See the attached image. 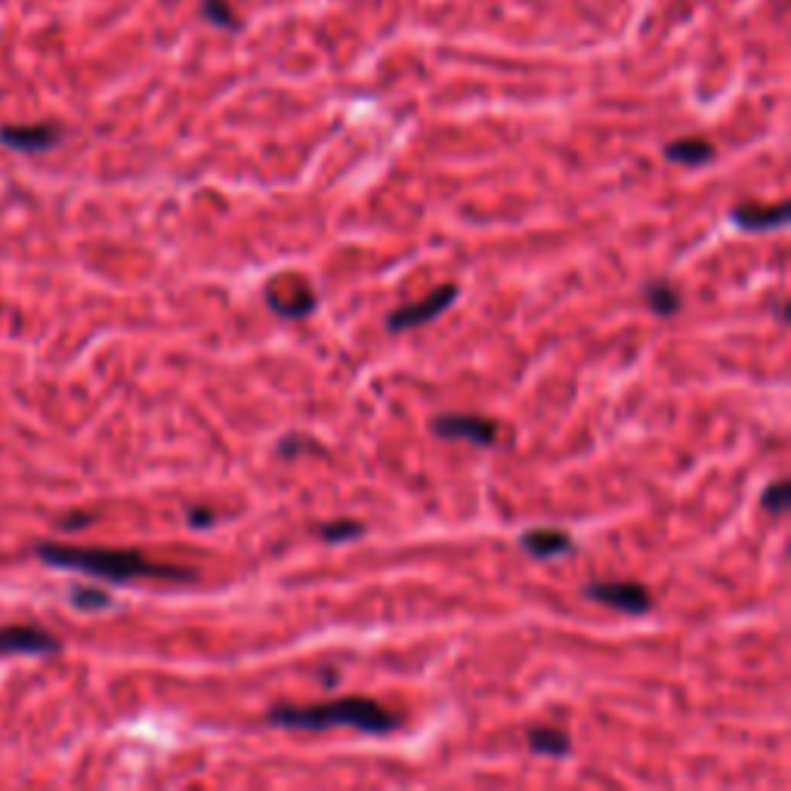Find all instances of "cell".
I'll list each match as a JSON object with an SVG mask.
<instances>
[{
  "mask_svg": "<svg viewBox=\"0 0 791 791\" xmlns=\"http://www.w3.org/2000/svg\"><path fill=\"white\" fill-rule=\"evenodd\" d=\"M37 557L59 569H74L87 576L106 578V581H137V578H164V581H196V569L186 566H167L143 557L140 551H106V547H74V544H56L40 541Z\"/></svg>",
  "mask_w": 791,
  "mask_h": 791,
  "instance_id": "6da1fadb",
  "label": "cell"
},
{
  "mask_svg": "<svg viewBox=\"0 0 791 791\" xmlns=\"http://www.w3.org/2000/svg\"><path fill=\"white\" fill-rule=\"evenodd\" d=\"M267 720L272 727H285V730H331V727H350L359 733L383 736L393 733L399 727V718L393 711H387L375 699H334L316 701V705H275L267 711Z\"/></svg>",
  "mask_w": 791,
  "mask_h": 791,
  "instance_id": "7a4b0ae2",
  "label": "cell"
},
{
  "mask_svg": "<svg viewBox=\"0 0 791 791\" xmlns=\"http://www.w3.org/2000/svg\"><path fill=\"white\" fill-rule=\"evenodd\" d=\"M458 297V285H439L436 291H430L427 297L414 300V304H405L393 309L387 316V331L393 334H402V331H412V328H421V324L433 322L439 312H446Z\"/></svg>",
  "mask_w": 791,
  "mask_h": 791,
  "instance_id": "3957f363",
  "label": "cell"
},
{
  "mask_svg": "<svg viewBox=\"0 0 791 791\" xmlns=\"http://www.w3.org/2000/svg\"><path fill=\"white\" fill-rule=\"evenodd\" d=\"M430 430L439 439H468V442L483 446V449H492L498 442V424L483 417V414H436L430 421Z\"/></svg>",
  "mask_w": 791,
  "mask_h": 791,
  "instance_id": "277c9868",
  "label": "cell"
},
{
  "mask_svg": "<svg viewBox=\"0 0 791 791\" xmlns=\"http://www.w3.org/2000/svg\"><path fill=\"white\" fill-rule=\"evenodd\" d=\"M585 593L625 615H647L652 610V593L640 581H591L585 585Z\"/></svg>",
  "mask_w": 791,
  "mask_h": 791,
  "instance_id": "5b68a950",
  "label": "cell"
},
{
  "mask_svg": "<svg viewBox=\"0 0 791 791\" xmlns=\"http://www.w3.org/2000/svg\"><path fill=\"white\" fill-rule=\"evenodd\" d=\"M59 640L50 630L32 628V625H3L0 628V652H13V656H47L59 652Z\"/></svg>",
  "mask_w": 791,
  "mask_h": 791,
  "instance_id": "8992f818",
  "label": "cell"
},
{
  "mask_svg": "<svg viewBox=\"0 0 791 791\" xmlns=\"http://www.w3.org/2000/svg\"><path fill=\"white\" fill-rule=\"evenodd\" d=\"M62 140L56 125H7L0 127V143L16 152H47Z\"/></svg>",
  "mask_w": 791,
  "mask_h": 791,
  "instance_id": "52a82bcc",
  "label": "cell"
},
{
  "mask_svg": "<svg viewBox=\"0 0 791 791\" xmlns=\"http://www.w3.org/2000/svg\"><path fill=\"white\" fill-rule=\"evenodd\" d=\"M733 223L739 229L748 233H764V229H779L782 223H789V204H739L730 211Z\"/></svg>",
  "mask_w": 791,
  "mask_h": 791,
  "instance_id": "ba28073f",
  "label": "cell"
},
{
  "mask_svg": "<svg viewBox=\"0 0 791 791\" xmlns=\"http://www.w3.org/2000/svg\"><path fill=\"white\" fill-rule=\"evenodd\" d=\"M520 547L535 559H554L572 551V539L563 529H532L520 539Z\"/></svg>",
  "mask_w": 791,
  "mask_h": 791,
  "instance_id": "9c48e42d",
  "label": "cell"
},
{
  "mask_svg": "<svg viewBox=\"0 0 791 791\" xmlns=\"http://www.w3.org/2000/svg\"><path fill=\"white\" fill-rule=\"evenodd\" d=\"M662 152H665L668 162L684 164V167H701V164L715 162V155H718V149L708 143V140H701V137L674 140V143H668Z\"/></svg>",
  "mask_w": 791,
  "mask_h": 791,
  "instance_id": "30bf717a",
  "label": "cell"
},
{
  "mask_svg": "<svg viewBox=\"0 0 791 791\" xmlns=\"http://www.w3.org/2000/svg\"><path fill=\"white\" fill-rule=\"evenodd\" d=\"M526 742L535 755H547V757H566L572 752V739L569 733L563 730H554V727H532L526 733Z\"/></svg>",
  "mask_w": 791,
  "mask_h": 791,
  "instance_id": "8fae6325",
  "label": "cell"
},
{
  "mask_svg": "<svg viewBox=\"0 0 791 791\" xmlns=\"http://www.w3.org/2000/svg\"><path fill=\"white\" fill-rule=\"evenodd\" d=\"M644 300H647V306L656 316L668 319V316H674L681 309V291L674 288L668 279H652V282L644 285Z\"/></svg>",
  "mask_w": 791,
  "mask_h": 791,
  "instance_id": "7c38bea8",
  "label": "cell"
},
{
  "mask_svg": "<svg viewBox=\"0 0 791 791\" xmlns=\"http://www.w3.org/2000/svg\"><path fill=\"white\" fill-rule=\"evenodd\" d=\"M198 13H201L204 22H211V25H216V28H226V32H238V28H241V22H238V16H235V10L229 0H201Z\"/></svg>",
  "mask_w": 791,
  "mask_h": 791,
  "instance_id": "4fadbf2b",
  "label": "cell"
},
{
  "mask_svg": "<svg viewBox=\"0 0 791 791\" xmlns=\"http://www.w3.org/2000/svg\"><path fill=\"white\" fill-rule=\"evenodd\" d=\"M316 535L328 544H343V541H356L365 535V526L359 520H334L324 522L316 529Z\"/></svg>",
  "mask_w": 791,
  "mask_h": 791,
  "instance_id": "5bb4252c",
  "label": "cell"
},
{
  "mask_svg": "<svg viewBox=\"0 0 791 791\" xmlns=\"http://www.w3.org/2000/svg\"><path fill=\"white\" fill-rule=\"evenodd\" d=\"M789 483L786 480H776L774 486H767L764 492V507H767V513H774V517H782L786 510H789Z\"/></svg>",
  "mask_w": 791,
  "mask_h": 791,
  "instance_id": "9a60e30c",
  "label": "cell"
},
{
  "mask_svg": "<svg viewBox=\"0 0 791 791\" xmlns=\"http://www.w3.org/2000/svg\"><path fill=\"white\" fill-rule=\"evenodd\" d=\"M72 603L78 610H103L111 600H108V593L93 591V588H74Z\"/></svg>",
  "mask_w": 791,
  "mask_h": 791,
  "instance_id": "2e32d148",
  "label": "cell"
},
{
  "mask_svg": "<svg viewBox=\"0 0 791 791\" xmlns=\"http://www.w3.org/2000/svg\"><path fill=\"white\" fill-rule=\"evenodd\" d=\"M186 517H189V522H192L196 529H208V526H214L216 510H208V507H189Z\"/></svg>",
  "mask_w": 791,
  "mask_h": 791,
  "instance_id": "e0dca14e",
  "label": "cell"
}]
</instances>
